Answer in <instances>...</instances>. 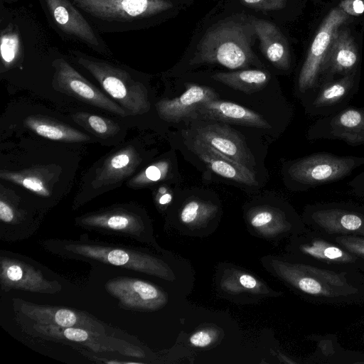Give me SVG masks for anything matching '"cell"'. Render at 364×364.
Segmentation results:
<instances>
[{"label": "cell", "instance_id": "1", "mask_svg": "<svg viewBox=\"0 0 364 364\" xmlns=\"http://www.w3.org/2000/svg\"><path fill=\"white\" fill-rule=\"evenodd\" d=\"M73 4L104 32L139 29L146 20L173 7L168 0H73Z\"/></svg>", "mask_w": 364, "mask_h": 364}, {"label": "cell", "instance_id": "2", "mask_svg": "<svg viewBox=\"0 0 364 364\" xmlns=\"http://www.w3.org/2000/svg\"><path fill=\"white\" fill-rule=\"evenodd\" d=\"M251 36L250 29L242 23H220L204 35L191 63H216L232 70L247 68L256 61Z\"/></svg>", "mask_w": 364, "mask_h": 364}, {"label": "cell", "instance_id": "3", "mask_svg": "<svg viewBox=\"0 0 364 364\" xmlns=\"http://www.w3.org/2000/svg\"><path fill=\"white\" fill-rule=\"evenodd\" d=\"M42 244L46 250L62 257L91 259L146 274H161L162 269L156 259L132 249L82 238L74 241L46 240Z\"/></svg>", "mask_w": 364, "mask_h": 364}, {"label": "cell", "instance_id": "4", "mask_svg": "<svg viewBox=\"0 0 364 364\" xmlns=\"http://www.w3.org/2000/svg\"><path fill=\"white\" fill-rule=\"evenodd\" d=\"M77 62L87 70L102 89L128 115L147 112L151 107L146 87L126 70L112 63L74 51Z\"/></svg>", "mask_w": 364, "mask_h": 364}, {"label": "cell", "instance_id": "5", "mask_svg": "<svg viewBox=\"0 0 364 364\" xmlns=\"http://www.w3.org/2000/svg\"><path fill=\"white\" fill-rule=\"evenodd\" d=\"M291 249L298 263L364 274L363 258L314 230H301L294 241Z\"/></svg>", "mask_w": 364, "mask_h": 364}, {"label": "cell", "instance_id": "6", "mask_svg": "<svg viewBox=\"0 0 364 364\" xmlns=\"http://www.w3.org/2000/svg\"><path fill=\"white\" fill-rule=\"evenodd\" d=\"M362 165L364 156L316 153L293 161L287 175L296 186L308 189L343 179Z\"/></svg>", "mask_w": 364, "mask_h": 364}, {"label": "cell", "instance_id": "7", "mask_svg": "<svg viewBox=\"0 0 364 364\" xmlns=\"http://www.w3.org/2000/svg\"><path fill=\"white\" fill-rule=\"evenodd\" d=\"M352 20L353 18L338 6L333 8L323 19L298 77L297 87L300 93L304 94L318 88L324 62L333 40L338 29L348 25Z\"/></svg>", "mask_w": 364, "mask_h": 364}, {"label": "cell", "instance_id": "8", "mask_svg": "<svg viewBox=\"0 0 364 364\" xmlns=\"http://www.w3.org/2000/svg\"><path fill=\"white\" fill-rule=\"evenodd\" d=\"M304 220L328 237H364V206L346 203H317L307 208Z\"/></svg>", "mask_w": 364, "mask_h": 364}, {"label": "cell", "instance_id": "9", "mask_svg": "<svg viewBox=\"0 0 364 364\" xmlns=\"http://www.w3.org/2000/svg\"><path fill=\"white\" fill-rule=\"evenodd\" d=\"M30 335L47 340L80 343L98 353L119 352L126 355L142 356V353L124 341L108 336L88 329L77 327H63L34 322L31 327H24Z\"/></svg>", "mask_w": 364, "mask_h": 364}, {"label": "cell", "instance_id": "10", "mask_svg": "<svg viewBox=\"0 0 364 364\" xmlns=\"http://www.w3.org/2000/svg\"><path fill=\"white\" fill-rule=\"evenodd\" d=\"M52 65L54 69L52 84L58 91L113 114L129 116L124 108L85 78L65 59H55Z\"/></svg>", "mask_w": 364, "mask_h": 364}, {"label": "cell", "instance_id": "11", "mask_svg": "<svg viewBox=\"0 0 364 364\" xmlns=\"http://www.w3.org/2000/svg\"><path fill=\"white\" fill-rule=\"evenodd\" d=\"M309 138L337 139L350 146L364 144V107H346L322 117L311 127Z\"/></svg>", "mask_w": 364, "mask_h": 364}, {"label": "cell", "instance_id": "12", "mask_svg": "<svg viewBox=\"0 0 364 364\" xmlns=\"http://www.w3.org/2000/svg\"><path fill=\"white\" fill-rule=\"evenodd\" d=\"M14 309L36 323L63 327H77L106 333L105 325L92 316L73 309L13 299Z\"/></svg>", "mask_w": 364, "mask_h": 364}, {"label": "cell", "instance_id": "13", "mask_svg": "<svg viewBox=\"0 0 364 364\" xmlns=\"http://www.w3.org/2000/svg\"><path fill=\"white\" fill-rule=\"evenodd\" d=\"M45 2L61 31L100 53H109L107 45L74 4L69 0H45Z\"/></svg>", "mask_w": 364, "mask_h": 364}, {"label": "cell", "instance_id": "14", "mask_svg": "<svg viewBox=\"0 0 364 364\" xmlns=\"http://www.w3.org/2000/svg\"><path fill=\"white\" fill-rule=\"evenodd\" d=\"M0 279L5 291L17 289L54 294L61 289L55 280L45 277L39 269L16 257L0 256Z\"/></svg>", "mask_w": 364, "mask_h": 364}, {"label": "cell", "instance_id": "15", "mask_svg": "<svg viewBox=\"0 0 364 364\" xmlns=\"http://www.w3.org/2000/svg\"><path fill=\"white\" fill-rule=\"evenodd\" d=\"M107 291L120 306L129 310H155L165 303V296L154 285L130 277H117L107 282Z\"/></svg>", "mask_w": 364, "mask_h": 364}, {"label": "cell", "instance_id": "16", "mask_svg": "<svg viewBox=\"0 0 364 364\" xmlns=\"http://www.w3.org/2000/svg\"><path fill=\"white\" fill-rule=\"evenodd\" d=\"M358 70L341 77L322 82L309 105L312 115L326 117L346 109L359 84Z\"/></svg>", "mask_w": 364, "mask_h": 364}, {"label": "cell", "instance_id": "17", "mask_svg": "<svg viewBox=\"0 0 364 364\" xmlns=\"http://www.w3.org/2000/svg\"><path fill=\"white\" fill-rule=\"evenodd\" d=\"M359 60L355 39L347 25L343 26L337 31L325 60L320 84L358 70Z\"/></svg>", "mask_w": 364, "mask_h": 364}, {"label": "cell", "instance_id": "18", "mask_svg": "<svg viewBox=\"0 0 364 364\" xmlns=\"http://www.w3.org/2000/svg\"><path fill=\"white\" fill-rule=\"evenodd\" d=\"M76 223L84 228L134 238L140 237L144 230L140 216L133 211L114 208L83 215Z\"/></svg>", "mask_w": 364, "mask_h": 364}, {"label": "cell", "instance_id": "19", "mask_svg": "<svg viewBox=\"0 0 364 364\" xmlns=\"http://www.w3.org/2000/svg\"><path fill=\"white\" fill-rule=\"evenodd\" d=\"M197 133L196 138L254 171L255 161L250 151L240 135L229 127L209 124L198 129Z\"/></svg>", "mask_w": 364, "mask_h": 364}, {"label": "cell", "instance_id": "20", "mask_svg": "<svg viewBox=\"0 0 364 364\" xmlns=\"http://www.w3.org/2000/svg\"><path fill=\"white\" fill-rule=\"evenodd\" d=\"M141 161L135 146H124L105 159L96 171L92 184L97 188L117 185L132 175Z\"/></svg>", "mask_w": 364, "mask_h": 364}, {"label": "cell", "instance_id": "21", "mask_svg": "<svg viewBox=\"0 0 364 364\" xmlns=\"http://www.w3.org/2000/svg\"><path fill=\"white\" fill-rule=\"evenodd\" d=\"M191 149L207 167L217 175L245 185L257 184L254 171L224 156L199 139H194Z\"/></svg>", "mask_w": 364, "mask_h": 364}, {"label": "cell", "instance_id": "22", "mask_svg": "<svg viewBox=\"0 0 364 364\" xmlns=\"http://www.w3.org/2000/svg\"><path fill=\"white\" fill-rule=\"evenodd\" d=\"M194 112L205 119L262 129L270 127L259 114L242 105L219 100H212L199 105Z\"/></svg>", "mask_w": 364, "mask_h": 364}, {"label": "cell", "instance_id": "23", "mask_svg": "<svg viewBox=\"0 0 364 364\" xmlns=\"http://www.w3.org/2000/svg\"><path fill=\"white\" fill-rule=\"evenodd\" d=\"M215 99L217 94L210 87L190 85L181 95L173 99H162L156 104V107L161 119L178 122L201 103Z\"/></svg>", "mask_w": 364, "mask_h": 364}, {"label": "cell", "instance_id": "24", "mask_svg": "<svg viewBox=\"0 0 364 364\" xmlns=\"http://www.w3.org/2000/svg\"><path fill=\"white\" fill-rule=\"evenodd\" d=\"M252 25L265 58L276 68L288 70L291 63L289 48L280 29L272 22L261 19L254 20Z\"/></svg>", "mask_w": 364, "mask_h": 364}, {"label": "cell", "instance_id": "25", "mask_svg": "<svg viewBox=\"0 0 364 364\" xmlns=\"http://www.w3.org/2000/svg\"><path fill=\"white\" fill-rule=\"evenodd\" d=\"M25 126L44 138L66 142H84L90 137L65 124L43 117H28L24 121Z\"/></svg>", "mask_w": 364, "mask_h": 364}, {"label": "cell", "instance_id": "26", "mask_svg": "<svg viewBox=\"0 0 364 364\" xmlns=\"http://www.w3.org/2000/svg\"><path fill=\"white\" fill-rule=\"evenodd\" d=\"M212 78L235 90L247 94L263 89L268 83L270 75L261 70H242L234 72H220Z\"/></svg>", "mask_w": 364, "mask_h": 364}, {"label": "cell", "instance_id": "27", "mask_svg": "<svg viewBox=\"0 0 364 364\" xmlns=\"http://www.w3.org/2000/svg\"><path fill=\"white\" fill-rule=\"evenodd\" d=\"M72 118L80 126L100 139L111 138L120 131L117 123L97 114L79 112L75 113Z\"/></svg>", "mask_w": 364, "mask_h": 364}, {"label": "cell", "instance_id": "28", "mask_svg": "<svg viewBox=\"0 0 364 364\" xmlns=\"http://www.w3.org/2000/svg\"><path fill=\"white\" fill-rule=\"evenodd\" d=\"M0 176L4 180L21 185L39 196L47 197L50 194L46 180L35 169L20 171H1Z\"/></svg>", "mask_w": 364, "mask_h": 364}, {"label": "cell", "instance_id": "29", "mask_svg": "<svg viewBox=\"0 0 364 364\" xmlns=\"http://www.w3.org/2000/svg\"><path fill=\"white\" fill-rule=\"evenodd\" d=\"M0 49L1 64L4 68H11L22 54L18 31L11 23L1 31Z\"/></svg>", "mask_w": 364, "mask_h": 364}, {"label": "cell", "instance_id": "30", "mask_svg": "<svg viewBox=\"0 0 364 364\" xmlns=\"http://www.w3.org/2000/svg\"><path fill=\"white\" fill-rule=\"evenodd\" d=\"M170 171V162L168 160H161L156 162L140 173L134 176L128 182V186L134 188H142L164 180Z\"/></svg>", "mask_w": 364, "mask_h": 364}, {"label": "cell", "instance_id": "31", "mask_svg": "<svg viewBox=\"0 0 364 364\" xmlns=\"http://www.w3.org/2000/svg\"><path fill=\"white\" fill-rule=\"evenodd\" d=\"M216 207L213 205L198 199L187 202L180 213V219L184 224H193L207 218L213 213Z\"/></svg>", "mask_w": 364, "mask_h": 364}, {"label": "cell", "instance_id": "32", "mask_svg": "<svg viewBox=\"0 0 364 364\" xmlns=\"http://www.w3.org/2000/svg\"><path fill=\"white\" fill-rule=\"evenodd\" d=\"M329 237L350 252L364 259V237L347 235Z\"/></svg>", "mask_w": 364, "mask_h": 364}, {"label": "cell", "instance_id": "33", "mask_svg": "<svg viewBox=\"0 0 364 364\" xmlns=\"http://www.w3.org/2000/svg\"><path fill=\"white\" fill-rule=\"evenodd\" d=\"M279 219V215L270 208H261L255 211L251 218L252 226L256 228L264 227Z\"/></svg>", "mask_w": 364, "mask_h": 364}, {"label": "cell", "instance_id": "34", "mask_svg": "<svg viewBox=\"0 0 364 364\" xmlns=\"http://www.w3.org/2000/svg\"><path fill=\"white\" fill-rule=\"evenodd\" d=\"M240 1L250 8L271 11L284 8L287 0H240Z\"/></svg>", "mask_w": 364, "mask_h": 364}, {"label": "cell", "instance_id": "35", "mask_svg": "<svg viewBox=\"0 0 364 364\" xmlns=\"http://www.w3.org/2000/svg\"><path fill=\"white\" fill-rule=\"evenodd\" d=\"M338 6L351 18L364 14V0H341Z\"/></svg>", "mask_w": 364, "mask_h": 364}, {"label": "cell", "instance_id": "36", "mask_svg": "<svg viewBox=\"0 0 364 364\" xmlns=\"http://www.w3.org/2000/svg\"><path fill=\"white\" fill-rule=\"evenodd\" d=\"M213 340L211 331L208 330H199L193 333L189 338L190 343L195 347L204 348L208 346Z\"/></svg>", "mask_w": 364, "mask_h": 364}, {"label": "cell", "instance_id": "37", "mask_svg": "<svg viewBox=\"0 0 364 364\" xmlns=\"http://www.w3.org/2000/svg\"><path fill=\"white\" fill-rule=\"evenodd\" d=\"M240 282L243 287L248 289H253L258 285L257 279L248 274H242L240 277Z\"/></svg>", "mask_w": 364, "mask_h": 364}, {"label": "cell", "instance_id": "38", "mask_svg": "<svg viewBox=\"0 0 364 364\" xmlns=\"http://www.w3.org/2000/svg\"><path fill=\"white\" fill-rule=\"evenodd\" d=\"M172 200V196L170 193H163L161 194L160 198L158 200V202L160 205H166L169 203Z\"/></svg>", "mask_w": 364, "mask_h": 364}]
</instances>
